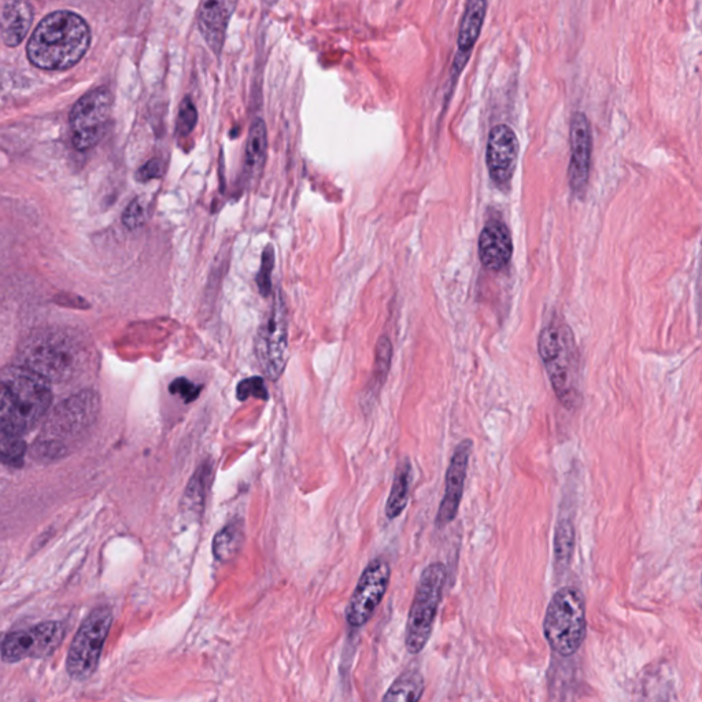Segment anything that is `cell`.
<instances>
[{
  "mask_svg": "<svg viewBox=\"0 0 702 702\" xmlns=\"http://www.w3.org/2000/svg\"><path fill=\"white\" fill-rule=\"evenodd\" d=\"M586 602L579 589L565 586L550 600L543 620V634L554 653L574 656L586 639Z\"/></svg>",
  "mask_w": 702,
  "mask_h": 702,
  "instance_id": "5",
  "label": "cell"
},
{
  "mask_svg": "<svg viewBox=\"0 0 702 702\" xmlns=\"http://www.w3.org/2000/svg\"><path fill=\"white\" fill-rule=\"evenodd\" d=\"M245 542V526L242 520H232L221 528L213 538V554L216 560L227 563L235 559Z\"/></svg>",
  "mask_w": 702,
  "mask_h": 702,
  "instance_id": "22",
  "label": "cell"
},
{
  "mask_svg": "<svg viewBox=\"0 0 702 702\" xmlns=\"http://www.w3.org/2000/svg\"><path fill=\"white\" fill-rule=\"evenodd\" d=\"M391 361H393V343L387 336H382L376 345L375 364H373L371 380L368 383V399L375 397L382 389L387 376H389Z\"/></svg>",
  "mask_w": 702,
  "mask_h": 702,
  "instance_id": "25",
  "label": "cell"
},
{
  "mask_svg": "<svg viewBox=\"0 0 702 702\" xmlns=\"http://www.w3.org/2000/svg\"><path fill=\"white\" fill-rule=\"evenodd\" d=\"M445 565H428L420 576L406 623L405 646L410 655H419L430 641L445 589Z\"/></svg>",
  "mask_w": 702,
  "mask_h": 702,
  "instance_id": "6",
  "label": "cell"
},
{
  "mask_svg": "<svg viewBox=\"0 0 702 702\" xmlns=\"http://www.w3.org/2000/svg\"><path fill=\"white\" fill-rule=\"evenodd\" d=\"M513 240L511 231L500 220H490L484 225L479 238V257L484 268L500 272L511 262Z\"/></svg>",
  "mask_w": 702,
  "mask_h": 702,
  "instance_id": "16",
  "label": "cell"
},
{
  "mask_svg": "<svg viewBox=\"0 0 702 702\" xmlns=\"http://www.w3.org/2000/svg\"><path fill=\"white\" fill-rule=\"evenodd\" d=\"M474 450V442L464 439L454 450L452 460L446 472L445 494L439 505L437 527L443 528L454 522L463 500L465 480H467L469 458Z\"/></svg>",
  "mask_w": 702,
  "mask_h": 702,
  "instance_id": "14",
  "label": "cell"
},
{
  "mask_svg": "<svg viewBox=\"0 0 702 702\" xmlns=\"http://www.w3.org/2000/svg\"><path fill=\"white\" fill-rule=\"evenodd\" d=\"M99 415L98 395L83 391L66 399L48 417L36 442V452L43 458L65 456L70 447L87 437Z\"/></svg>",
  "mask_w": 702,
  "mask_h": 702,
  "instance_id": "4",
  "label": "cell"
},
{
  "mask_svg": "<svg viewBox=\"0 0 702 702\" xmlns=\"http://www.w3.org/2000/svg\"><path fill=\"white\" fill-rule=\"evenodd\" d=\"M410 483H412V465L409 460L399 463L395 472L393 486L386 504V516L397 519L405 511L409 501Z\"/></svg>",
  "mask_w": 702,
  "mask_h": 702,
  "instance_id": "24",
  "label": "cell"
},
{
  "mask_svg": "<svg viewBox=\"0 0 702 702\" xmlns=\"http://www.w3.org/2000/svg\"><path fill=\"white\" fill-rule=\"evenodd\" d=\"M391 568L383 559L372 560L358 580L346 608V622L351 628H361L372 619L389 589Z\"/></svg>",
  "mask_w": 702,
  "mask_h": 702,
  "instance_id": "10",
  "label": "cell"
},
{
  "mask_svg": "<svg viewBox=\"0 0 702 702\" xmlns=\"http://www.w3.org/2000/svg\"><path fill=\"white\" fill-rule=\"evenodd\" d=\"M169 393L179 395L186 404H191L202 393V386L195 384L187 378H177L169 384Z\"/></svg>",
  "mask_w": 702,
  "mask_h": 702,
  "instance_id": "31",
  "label": "cell"
},
{
  "mask_svg": "<svg viewBox=\"0 0 702 702\" xmlns=\"http://www.w3.org/2000/svg\"><path fill=\"white\" fill-rule=\"evenodd\" d=\"M112 623V609L98 607L81 624L66 659V670L73 681H86L94 674Z\"/></svg>",
  "mask_w": 702,
  "mask_h": 702,
  "instance_id": "7",
  "label": "cell"
},
{
  "mask_svg": "<svg viewBox=\"0 0 702 702\" xmlns=\"http://www.w3.org/2000/svg\"><path fill=\"white\" fill-rule=\"evenodd\" d=\"M65 637L61 622H44L28 630L6 635L0 644V655L5 663H18L25 659H44L53 655Z\"/></svg>",
  "mask_w": 702,
  "mask_h": 702,
  "instance_id": "11",
  "label": "cell"
},
{
  "mask_svg": "<svg viewBox=\"0 0 702 702\" xmlns=\"http://www.w3.org/2000/svg\"><path fill=\"white\" fill-rule=\"evenodd\" d=\"M213 467L206 463L195 471L191 476L187 489L184 491L183 501H181V511L191 519L201 517L205 509L206 495H208L210 482H212Z\"/></svg>",
  "mask_w": 702,
  "mask_h": 702,
  "instance_id": "20",
  "label": "cell"
},
{
  "mask_svg": "<svg viewBox=\"0 0 702 702\" xmlns=\"http://www.w3.org/2000/svg\"><path fill=\"white\" fill-rule=\"evenodd\" d=\"M112 106L113 95L107 88H96L76 103L70 113V131L77 150L87 151L101 142Z\"/></svg>",
  "mask_w": 702,
  "mask_h": 702,
  "instance_id": "9",
  "label": "cell"
},
{
  "mask_svg": "<svg viewBox=\"0 0 702 702\" xmlns=\"http://www.w3.org/2000/svg\"><path fill=\"white\" fill-rule=\"evenodd\" d=\"M27 445L22 435L0 427V463L20 467L24 461Z\"/></svg>",
  "mask_w": 702,
  "mask_h": 702,
  "instance_id": "27",
  "label": "cell"
},
{
  "mask_svg": "<svg viewBox=\"0 0 702 702\" xmlns=\"http://www.w3.org/2000/svg\"><path fill=\"white\" fill-rule=\"evenodd\" d=\"M91 43L87 22L72 11H55L43 18L29 40L27 53L33 65L44 70L75 66Z\"/></svg>",
  "mask_w": 702,
  "mask_h": 702,
  "instance_id": "1",
  "label": "cell"
},
{
  "mask_svg": "<svg viewBox=\"0 0 702 702\" xmlns=\"http://www.w3.org/2000/svg\"><path fill=\"white\" fill-rule=\"evenodd\" d=\"M487 7H489V3L484 2V0H474L465 7L463 18H461L460 32H458L456 58L453 62V86L457 77L463 72L465 65L468 64L472 50L478 42L484 18H486Z\"/></svg>",
  "mask_w": 702,
  "mask_h": 702,
  "instance_id": "17",
  "label": "cell"
},
{
  "mask_svg": "<svg viewBox=\"0 0 702 702\" xmlns=\"http://www.w3.org/2000/svg\"><path fill=\"white\" fill-rule=\"evenodd\" d=\"M288 351V317L283 294L276 291L271 309L257 332L256 354L262 372L276 382L286 368Z\"/></svg>",
  "mask_w": 702,
  "mask_h": 702,
  "instance_id": "8",
  "label": "cell"
},
{
  "mask_svg": "<svg viewBox=\"0 0 702 702\" xmlns=\"http://www.w3.org/2000/svg\"><path fill=\"white\" fill-rule=\"evenodd\" d=\"M236 9L234 2H220V0H210L202 3L198 11V27L202 33L210 50L217 57L223 53L227 29L232 14Z\"/></svg>",
  "mask_w": 702,
  "mask_h": 702,
  "instance_id": "18",
  "label": "cell"
},
{
  "mask_svg": "<svg viewBox=\"0 0 702 702\" xmlns=\"http://www.w3.org/2000/svg\"><path fill=\"white\" fill-rule=\"evenodd\" d=\"M29 702H36V701H29Z\"/></svg>",
  "mask_w": 702,
  "mask_h": 702,
  "instance_id": "34",
  "label": "cell"
},
{
  "mask_svg": "<svg viewBox=\"0 0 702 702\" xmlns=\"http://www.w3.org/2000/svg\"><path fill=\"white\" fill-rule=\"evenodd\" d=\"M538 353L548 372L554 394L565 409L574 412L582 404L580 358L570 325L554 319L539 332Z\"/></svg>",
  "mask_w": 702,
  "mask_h": 702,
  "instance_id": "3",
  "label": "cell"
},
{
  "mask_svg": "<svg viewBox=\"0 0 702 702\" xmlns=\"http://www.w3.org/2000/svg\"><path fill=\"white\" fill-rule=\"evenodd\" d=\"M198 123V110L190 96L181 101L179 116H177L176 132L180 138H187Z\"/></svg>",
  "mask_w": 702,
  "mask_h": 702,
  "instance_id": "28",
  "label": "cell"
},
{
  "mask_svg": "<svg viewBox=\"0 0 702 702\" xmlns=\"http://www.w3.org/2000/svg\"><path fill=\"white\" fill-rule=\"evenodd\" d=\"M275 268V250L271 245L265 247L262 253L260 271L257 275V286L262 297H269L272 290V272Z\"/></svg>",
  "mask_w": 702,
  "mask_h": 702,
  "instance_id": "29",
  "label": "cell"
},
{
  "mask_svg": "<svg viewBox=\"0 0 702 702\" xmlns=\"http://www.w3.org/2000/svg\"><path fill=\"white\" fill-rule=\"evenodd\" d=\"M33 21V7L28 2H9L3 6L0 32L7 46L16 47L25 39Z\"/></svg>",
  "mask_w": 702,
  "mask_h": 702,
  "instance_id": "19",
  "label": "cell"
},
{
  "mask_svg": "<svg viewBox=\"0 0 702 702\" xmlns=\"http://www.w3.org/2000/svg\"><path fill=\"white\" fill-rule=\"evenodd\" d=\"M519 140L509 125L498 124L487 140L486 165L491 180L500 188L508 187L515 175Z\"/></svg>",
  "mask_w": 702,
  "mask_h": 702,
  "instance_id": "13",
  "label": "cell"
},
{
  "mask_svg": "<svg viewBox=\"0 0 702 702\" xmlns=\"http://www.w3.org/2000/svg\"><path fill=\"white\" fill-rule=\"evenodd\" d=\"M575 549V527L570 519H561L554 534V563L564 571L571 563Z\"/></svg>",
  "mask_w": 702,
  "mask_h": 702,
  "instance_id": "26",
  "label": "cell"
},
{
  "mask_svg": "<svg viewBox=\"0 0 702 702\" xmlns=\"http://www.w3.org/2000/svg\"><path fill=\"white\" fill-rule=\"evenodd\" d=\"M424 687L426 682L419 670H406L395 679L382 702H420Z\"/></svg>",
  "mask_w": 702,
  "mask_h": 702,
  "instance_id": "23",
  "label": "cell"
},
{
  "mask_svg": "<svg viewBox=\"0 0 702 702\" xmlns=\"http://www.w3.org/2000/svg\"><path fill=\"white\" fill-rule=\"evenodd\" d=\"M268 153V129L262 118H256L249 129L245 150V175L256 179L261 175Z\"/></svg>",
  "mask_w": 702,
  "mask_h": 702,
  "instance_id": "21",
  "label": "cell"
},
{
  "mask_svg": "<svg viewBox=\"0 0 702 702\" xmlns=\"http://www.w3.org/2000/svg\"><path fill=\"white\" fill-rule=\"evenodd\" d=\"M123 223L129 229L139 228L144 223V208L139 199L129 203L128 208L124 212Z\"/></svg>",
  "mask_w": 702,
  "mask_h": 702,
  "instance_id": "32",
  "label": "cell"
},
{
  "mask_svg": "<svg viewBox=\"0 0 702 702\" xmlns=\"http://www.w3.org/2000/svg\"><path fill=\"white\" fill-rule=\"evenodd\" d=\"M25 367L38 372L48 382L65 379L77 367V347L61 336H43L27 346Z\"/></svg>",
  "mask_w": 702,
  "mask_h": 702,
  "instance_id": "12",
  "label": "cell"
},
{
  "mask_svg": "<svg viewBox=\"0 0 702 702\" xmlns=\"http://www.w3.org/2000/svg\"><path fill=\"white\" fill-rule=\"evenodd\" d=\"M51 402V384L38 372L25 365L0 371V427L25 434L44 419Z\"/></svg>",
  "mask_w": 702,
  "mask_h": 702,
  "instance_id": "2",
  "label": "cell"
},
{
  "mask_svg": "<svg viewBox=\"0 0 702 702\" xmlns=\"http://www.w3.org/2000/svg\"><path fill=\"white\" fill-rule=\"evenodd\" d=\"M162 173H164L162 161L158 160V158H153V160L146 162V164L139 169L138 179L146 183V181L160 179Z\"/></svg>",
  "mask_w": 702,
  "mask_h": 702,
  "instance_id": "33",
  "label": "cell"
},
{
  "mask_svg": "<svg viewBox=\"0 0 702 702\" xmlns=\"http://www.w3.org/2000/svg\"><path fill=\"white\" fill-rule=\"evenodd\" d=\"M571 161L568 180L575 197H583L589 183L593 138L589 118L585 113L575 112L570 125Z\"/></svg>",
  "mask_w": 702,
  "mask_h": 702,
  "instance_id": "15",
  "label": "cell"
},
{
  "mask_svg": "<svg viewBox=\"0 0 702 702\" xmlns=\"http://www.w3.org/2000/svg\"><path fill=\"white\" fill-rule=\"evenodd\" d=\"M236 397L242 402L249 398L268 401L269 393L268 389H266L265 380L260 378V376H251V378L243 379L236 387Z\"/></svg>",
  "mask_w": 702,
  "mask_h": 702,
  "instance_id": "30",
  "label": "cell"
}]
</instances>
